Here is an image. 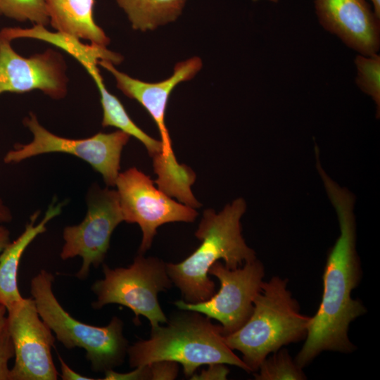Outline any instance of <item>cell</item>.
I'll return each mask as SVG.
<instances>
[{
    "instance_id": "obj_1",
    "label": "cell",
    "mask_w": 380,
    "mask_h": 380,
    "mask_svg": "<svg viewBox=\"0 0 380 380\" xmlns=\"http://www.w3.org/2000/svg\"><path fill=\"white\" fill-rule=\"evenodd\" d=\"M318 172L337 215L340 234L327 256L321 303L310 318L305 343L295 360L301 368L324 350L352 351L354 346L348 336L349 325L366 311L359 300L351 297L360 279L355 248L354 198L322 168Z\"/></svg>"
},
{
    "instance_id": "obj_2",
    "label": "cell",
    "mask_w": 380,
    "mask_h": 380,
    "mask_svg": "<svg viewBox=\"0 0 380 380\" xmlns=\"http://www.w3.org/2000/svg\"><path fill=\"white\" fill-rule=\"evenodd\" d=\"M246 208V202L239 198L218 213L205 210L195 232L201 241L199 247L181 262L166 264L167 274L184 301L202 302L215 294V285L208 272L219 260H223L227 268L236 269L256 259L241 234L240 220Z\"/></svg>"
},
{
    "instance_id": "obj_3",
    "label": "cell",
    "mask_w": 380,
    "mask_h": 380,
    "mask_svg": "<svg viewBox=\"0 0 380 380\" xmlns=\"http://www.w3.org/2000/svg\"><path fill=\"white\" fill-rule=\"evenodd\" d=\"M171 317L165 327L151 329L148 340L128 346L132 367L167 360L180 363L186 377L201 365L222 363L251 372L225 343L222 327L201 313L189 311Z\"/></svg>"
},
{
    "instance_id": "obj_4",
    "label": "cell",
    "mask_w": 380,
    "mask_h": 380,
    "mask_svg": "<svg viewBox=\"0 0 380 380\" xmlns=\"http://www.w3.org/2000/svg\"><path fill=\"white\" fill-rule=\"evenodd\" d=\"M286 285V279L279 277L263 281L247 321L224 336L232 350L242 353V360L251 372L257 371L270 353L306 336L310 317L299 312Z\"/></svg>"
},
{
    "instance_id": "obj_5",
    "label": "cell",
    "mask_w": 380,
    "mask_h": 380,
    "mask_svg": "<svg viewBox=\"0 0 380 380\" xmlns=\"http://www.w3.org/2000/svg\"><path fill=\"white\" fill-rule=\"evenodd\" d=\"M53 281L51 273L42 270L32 279L30 292L40 317L57 340L68 349H84L95 372L120 366L128 348L122 321L115 316L108 325L96 327L77 320L57 300L52 289Z\"/></svg>"
},
{
    "instance_id": "obj_6",
    "label": "cell",
    "mask_w": 380,
    "mask_h": 380,
    "mask_svg": "<svg viewBox=\"0 0 380 380\" xmlns=\"http://www.w3.org/2000/svg\"><path fill=\"white\" fill-rule=\"evenodd\" d=\"M103 279L91 286L96 296L91 304L94 309L108 304L125 306L134 313V322L139 321V316L145 317L151 329L167 322L158 299L160 291L172 286L163 261L139 254L129 267L111 269L103 265Z\"/></svg>"
},
{
    "instance_id": "obj_7",
    "label": "cell",
    "mask_w": 380,
    "mask_h": 380,
    "mask_svg": "<svg viewBox=\"0 0 380 380\" xmlns=\"http://www.w3.org/2000/svg\"><path fill=\"white\" fill-rule=\"evenodd\" d=\"M23 124L32 132V141L26 144H15L5 155V163H18L45 153H68L88 163L102 175L107 186H115L120 173L121 153L129 140V134L117 130L99 132L85 139H68L46 129L32 112L24 118Z\"/></svg>"
},
{
    "instance_id": "obj_8",
    "label": "cell",
    "mask_w": 380,
    "mask_h": 380,
    "mask_svg": "<svg viewBox=\"0 0 380 380\" xmlns=\"http://www.w3.org/2000/svg\"><path fill=\"white\" fill-rule=\"evenodd\" d=\"M87 211L78 224L64 228V244L60 256L68 260L80 256L82 259L76 277L84 279L91 266L97 267L105 259L113 232L124 221L116 190L101 188L94 184L87 194Z\"/></svg>"
},
{
    "instance_id": "obj_9",
    "label": "cell",
    "mask_w": 380,
    "mask_h": 380,
    "mask_svg": "<svg viewBox=\"0 0 380 380\" xmlns=\"http://www.w3.org/2000/svg\"><path fill=\"white\" fill-rule=\"evenodd\" d=\"M115 186L124 221L138 224L142 231L139 254L151 246L160 225L173 222H192L198 216L195 208L173 200L134 167L119 173Z\"/></svg>"
},
{
    "instance_id": "obj_10",
    "label": "cell",
    "mask_w": 380,
    "mask_h": 380,
    "mask_svg": "<svg viewBox=\"0 0 380 380\" xmlns=\"http://www.w3.org/2000/svg\"><path fill=\"white\" fill-rule=\"evenodd\" d=\"M208 274L220 281L217 293L205 301L191 303L178 300L175 305L180 310L197 312L219 321L226 336L239 329L250 317L253 300L263 283L264 267L256 259L236 269H229L217 261Z\"/></svg>"
},
{
    "instance_id": "obj_11",
    "label": "cell",
    "mask_w": 380,
    "mask_h": 380,
    "mask_svg": "<svg viewBox=\"0 0 380 380\" xmlns=\"http://www.w3.org/2000/svg\"><path fill=\"white\" fill-rule=\"evenodd\" d=\"M7 312L6 326L15 351L11 380L57 379L51 354L55 337L40 317L34 299L23 298Z\"/></svg>"
},
{
    "instance_id": "obj_12",
    "label": "cell",
    "mask_w": 380,
    "mask_h": 380,
    "mask_svg": "<svg viewBox=\"0 0 380 380\" xmlns=\"http://www.w3.org/2000/svg\"><path fill=\"white\" fill-rule=\"evenodd\" d=\"M98 65L110 72L116 86L125 96L138 101L153 119L160 136L162 148L153 158V167L159 172L171 174L181 167L175 157L172 141L165 123V110L169 96L179 83L192 79L202 68L201 59L193 57L176 64L173 74L159 82H143L119 71L110 61L101 60Z\"/></svg>"
},
{
    "instance_id": "obj_13",
    "label": "cell",
    "mask_w": 380,
    "mask_h": 380,
    "mask_svg": "<svg viewBox=\"0 0 380 380\" xmlns=\"http://www.w3.org/2000/svg\"><path fill=\"white\" fill-rule=\"evenodd\" d=\"M65 62L58 52L47 49L28 58L0 39V95L42 91L53 99H63L68 90Z\"/></svg>"
},
{
    "instance_id": "obj_14",
    "label": "cell",
    "mask_w": 380,
    "mask_h": 380,
    "mask_svg": "<svg viewBox=\"0 0 380 380\" xmlns=\"http://www.w3.org/2000/svg\"><path fill=\"white\" fill-rule=\"evenodd\" d=\"M321 25L362 55L377 53L380 18L366 0H315Z\"/></svg>"
},
{
    "instance_id": "obj_15",
    "label": "cell",
    "mask_w": 380,
    "mask_h": 380,
    "mask_svg": "<svg viewBox=\"0 0 380 380\" xmlns=\"http://www.w3.org/2000/svg\"><path fill=\"white\" fill-rule=\"evenodd\" d=\"M64 202L56 204L55 198L49 205L43 219L37 222L40 211L30 217L24 231L13 242H10L0 254V304L6 310L20 300L17 284L18 270L21 257L27 247L39 234L46 230V224L61 214Z\"/></svg>"
},
{
    "instance_id": "obj_16",
    "label": "cell",
    "mask_w": 380,
    "mask_h": 380,
    "mask_svg": "<svg viewBox=\"0 0 380 380\" xmlns=\"http://www.w3.org/2000/svg\"><path fill=\"white\" fill-rule=\"evenodd\" d=\"M49 23L56 32L106 46L110 39L94 17L95 0H45Z\"/></svg>"
},
{
    "instance_id": "obj_17",
    "label": "cell",
    "mask_w": 380,
    "mask_h": 380,
    "mask_svg": "<svg viewBox=\"0 0 380 380\" xmlns=\"http://www.w3.org/2000/svg\"><path fill=\"white\" fill-rule=\"evenodd\" d=\"M18 38H30L49 43L70 55L77 62L84 58L105 60L119 64L122 56L106 46L94 44H84L80 39L59 32H51L46 26L34 25L30 28L5 27L0 30V39L11 42Z\"/></svg>"
},
{
    "instance_id": "obj_18",
    "label": "cell",
    "mask_w": 380,
    "mask_h": 380,
    "mask_svg": "<svg viewBox=\"0 0 380 380\" xmlns=\"http://www.w3.org/2000/svg\"><path fill=\"white\" fill-rule=\"evenodd\" d=\"M97 65L96 63L87 62L81 65L91 75L99 91L103 109L102 126L115 127L135 137L144 144L152 158L156 156L162 148L160 141L148 135L134 122L120 101L106 89Z\"/></svg>"
},
{
    "instance_id": "obj_19",
    "label": "cell",
    "mask_w": 380,
    "mask_h": 380,
    "mask_svg": "<svg viewBox=\"0 0 380 380\" xmlns=\"http://www.w3.org/2000/svg\"><path fill=\"white\" fill-rule=\"evenodd\" d=\"M186 0H116L133 29L145 32L175 21Z\"/></svg>"
},
{
    "instance_id": "obj_20",
    "label": "cell",
    "mask_w": 380,
    "mask_h": 380,
    "mask_svg": "<svg viewBox=\"0 0 380 380\" xmlns=\"http://www.w3.org/2000/svg\"><path fill=\"white\" fill-rule=\"evenodd\" d=\"M267 356L260 365L258 373L255 374L258 380H303L305 379L302 368L293 361L285 349H279Z\"/></svg>"
},
{
    "instance_id": "obj_21",
    "label": "cell",
    "mask_w": 380,
    "mask_h": 380,
    "mask_svg": "<svg viewBox=\"0 0 380 380\" xmlns=\"http://www.w3.org/2000/svg\"><path fill=\"white\" fill-rule=\"evenodd\" d=\"M0 15L34 25L49 23L45 0H0Z\"/></svg>"
},
{
    "instance_id": "obj_22",
    "label": "cell",
    "mask_w": 380,
    "mask_h": 380,
    "mask_svg": "<svg viewBox=\"0 0 380 380\" xmlns=\"http://www.w3.org/2000/svg\"><path fill=\"white\" fill-rule=\"evenodd\" d=\"M357 75L356 82L360 89L374 100L378 117L380 110V56L357 55L355 59Z\"/></svg>"
},
{
    "instance_id": "obj_23",
    "label": "cell",
    "mask_w": 380,
    "mask_h": 380,
    "mask_svg": "<svg viewBox=\"0 0 380 380\" xmlns=\"http://www.w3.org/2000/svg\"><path fill=\"white\" fill-rule=\"evenodd\" d=\"M14 355L13 341L6 323L0 331V380H11L8 362Z\"/></svg>"
},
{
    "instance_id": "obj_24",
    "label": "cell",
    "mask_w": 380,
    "mask_h": 380,
    "mask_svg": "<svg viewBox=\"0 0 380 380\" xmlns=\"http://www.w3.org/2000/svg\"><path fill=\"white\" fill-rule=\"evenodd\" d=\"M150 379H174L178 373L177 362L162 360L150 365Z\"/></svg>"
},
{
    "instance_id": "obj_25",
    "label": "cell",
    "mask_w": 380,
    "mask_h": 380,
    "mask_svg": "<svg viewBox=\"0 0 380 380\" xmlns=\"http://www.w3.org/2000/svg\"><path fill=\"white\" fill-rule=\"evenodd\" d=\"M105 380H141L150 379V372L148 365L135 367V369L127 372L119 373L113 369H109L104 372Z\"/></svg>"
},
{
    "instance_id": "obj_26",
    "label": "cell",
    "mask_w": 380,
    "mask_h": 380,
    "mask_svg": "<svg viewBox=\"0 0 380 380\" xmlns=\"http://www.w3.org/2000/svg\"><path fill=\"white\" fill-rule=\"evenodd\" d=\"M229 369L222 363H213L208 365L207 369L202 370L200 374H193L191 379H226Z\"/></svg>"
},
{
    "instance_id": "obj_27",
    "label": "cell",
    "mask_w": 380,
    "mask_h": 380,
    "mask_svg": "<svg viewBox=\"0 0 380 380\" xmlns=\"http://www.w3.org/2000/svg\"><path fill=\"white\" fill-rule=\"evenodd\" d=\"M58 358L61 366V376L63 380H92L93 378H89L87 376L82 375L72 369L63 358L58 354Z\"/></svg>"
},
{
    "instance_id": "obj_28",
    "label": "cell",
    "mask_w": 380,
    "mask_h": 380,
    "mask_svg": "<svg viewBox=\"0 0 380 380\" xmlns=\"http://www.w3.org/2000/svg\"><path fill=\"white\" fill-rule=\"evenodd\" d=\"M10 242L9 230L0 224V254Z\"/></svg>"
},
{
    "instance_id": "obj_29",
    "label": "cell",
    "mask_w": 380,
    "mask_h": 380,
    "mask_svg": "<svg viewBox=\"0 0 380 380\" xmlns=\"http://www.w3.org/2000/svg\"><path fill=\"white\" fill-rule=\"evenodd\" d=\"M11 220L12 214L10 209L0 199V224L9 222Z\"/></svg>"
},
{
    "instance_id": "obj_30",
    "label": "cell",
    "mask_w": 380,
    "mask_h": 380,
    "mask_svg": "<svg viewBox=\"0 0 380 380\" xmlns=\"http://www.w3.org/2000/svg\"><path fill=\"white\" fill-rule=\"evenodd\" d=\"M6 308L4 305L0 304V331L6 323Z\"/></svg>"
},
{
    "instance_id": "obj_31",
    "label": "cell",
    "mask_w": 380,
    "mask_h": 380,
    "mask_svg": "<svg viewBox=\"0 0 380 380\" xmlns=\"http://www.w3.org/2000/svg\"><path fill=\"white\" fill-rule=\"evenodd\" d=\"M372 4V8L377 15L380 18V0H369Z\"/></svg>"
},
{
    "instance_id": "obj_32",
    "label": "cell",
    "mask_w": 380,
    "mask_h": 380,
    "mask_svg": "<svg viewBox=\"0 0 380 380\" xmlns=\"http://www.w3.org/2000/svg\"><path fill=\"white\" fill-rule=\"evenodd\" d=\"M267 1H272V2H277V1H278L279 0H267Z\"/></svg>"
}]
</instances>
